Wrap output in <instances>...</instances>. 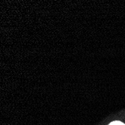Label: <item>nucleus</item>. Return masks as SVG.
Here are the masks:
<instances>
[{"instance_id":"nucleus-1","label":"nucleus","mask_w":125,"mask_h":125,"mask_svg":"<svg viewBox=\"0 0 125 125\" xmlns=\"http://www.w3.org/2000/svg\"><path fill=\"white\" fill-rule=\"evenodd\" d=\"M109 125H125V124L121 121H113V122H111Z\"/></svg>"}]
</instances>
